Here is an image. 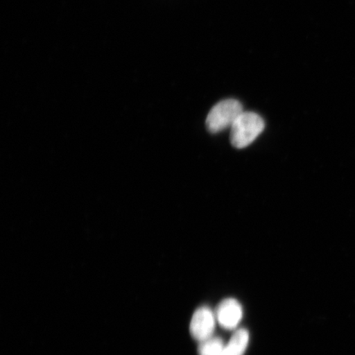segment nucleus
I'll return each instance as SVG.
<instances>
[{"label":"nucleus","mask_w":355,"mask_h":355,"mask_svg":"<svg viewBox=\"0 0 355 355\" xmlns=\"http://www.w3.org/2000/svg\"><path fill=\"white\" fill-rule=\"evenodd\" d=\"M250 332L245 328L235 330L227 343H225L222 355H243L250 344Z\"/></svg>","instance_id":"obj_5"},{"label":"nucleus","mask_w":355,"mask_h":355,"mask_svg":"<svg viewBox=\"0 0 355 355\" xmlns=\"http://www.w3.org/2000/svg\"><path fill=\"white\" fill-rule=\"evenodd\" d=\"M243 112V106L237 100L227 99L219 102L207 115L206 125L208 131L218 133L232 128Z\"/></svg>","instance_id":"obj_2"},{"label":"nucleus","mask_w":355,"mask_h":355,"mask_svg":"<svg viewBox=\"0 0 355 355\" xmlns=\"http://www.w3.org/2000/svg\"><path fill=\"white\" fill-rule=\"evenodd\" d=\"M225 341L219 336H213L211 338L199 343V355H222Z\"/></svg>","instance_id":"obj_6"},{"label":"nucleus","mask_w":355,"mask_h":355,"mask_svg":"<svg viewBox=\"0 0 355 355\" xmlns=\"http://www.w3.org/2000/svg\"><path fill=\"white\" fill-rule=\"evenodd\" d=\"M217 320L215 311L207 306L198 308L193 315L190 322V333L198 343L215 336Z\"/></svg>","instance_id":"obj_3"},{"label":"nucleus","mask_w":355,"mask_h":355,"mask_svg":"<svg viewBox=\"0 0 355 355\" xmlns=\"http://www.w3.org/2000/svg\"><path fill=\"white\" fill-rule=\"evenodd\" d=\"M265 128L263 119L254 112H243L230 128V143L237 149L251 145Z\"/></svg>","instance_id":"obj_1"},{"label":"nucleus","mask_w":355,"mask_h":355,"mask_svg":"<svg viewBox=\"0 0 355 355\" xmlns=\"http://www.w3.org/2000/svg\"><path fill=\"white\" fill-rule=\"evenodd\" d=\"M217 323L225 330H237L243 318L242 305L237 300H222L215 310Z\"/></svg>","instance_id":"obj_4"}]
</instances>
